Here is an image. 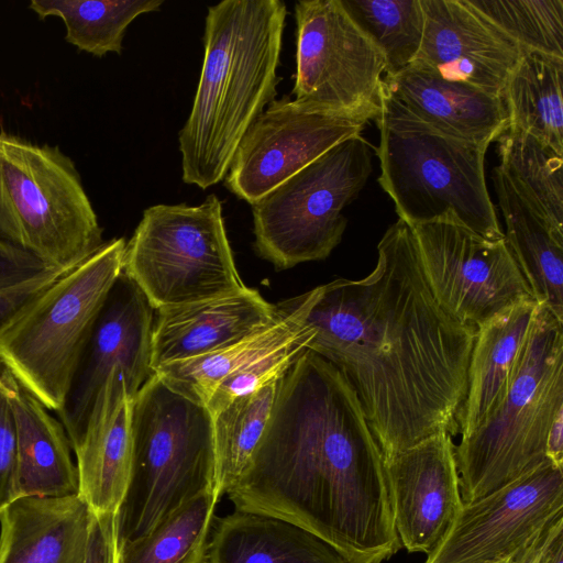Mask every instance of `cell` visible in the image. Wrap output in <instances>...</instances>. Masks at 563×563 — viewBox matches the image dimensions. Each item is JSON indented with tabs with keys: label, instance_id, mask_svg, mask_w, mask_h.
Instances as JSON below:
<instances>
[{
	"label": "cell",
	"instance_id": "obj_41",
	"mask_svg": "<svg viewBox=\"0 0 563 563\" xmlns=\"http://www.w3.org/2000/svg\"><path fill=\"white\" fill-rule=\"evenodd\" d=\"M548 563H563V536L556 540Z\"/></svg>",
	"mask_w": 563,
	"mask_h": 563
},
{
	"label": "cell",
	"instance_id": "obj_4",
	"mask_svg": "<svg viewBox=\"0 0 563 563\" xmlns=\"http://www.w3.org/2000/svg\"><path fill=\"white\" fill-rule=\"evenodd\" d=\"M563 412V322L538 305L501 401L454 445L463 503L533 472L549 430Z\"/></svg>",
	"mask_w": 563,
	"mask_h": 563
},
{
	"label": "cell",
	"instance_id": "obj_33",
	"mask_svg": "<svg viewBox=\"0 0 563 563\" xmlns=\"http://www.w3.org/2000/svg\"><path fill=\"white\" fill-rule=\"evenodd\" d=\"M523 49L563 58V0H470Z\"/></svg>",
	"mask_w": 563,
	"mask_h": 563
},
{
	"label": "cell",
	"instance_id": "obj_2",
	"mask_svg": "<svg viewBox=\"0 0 563 563\" xmlns=\"http://www.w3.org/2000/svg\"><path fill=\"white\" fill-rule=\"evenodd\" d=\"M227 495L238 509L310 530L350 563H383L400 548L383 455L357 395L308 349L278 378L266 430Z\"/></svg>",
	"mask_w": 563,
	"mask_h": 563
},
{
	"label": "cell",
	"instance_id": "obj_6",
	"mask_svg": "<svg viewBox=\"0 0 563 563\" xmlns=\"http://www.w3.org/2000/svg\"><path fill=\"white\" fill-rule=\"evenodd\" d=\"M125 240L104 242L0 330V363L49 411L64 409L97 318L123 271Z\"/></svg>",
	"mask_w": 563,
	"mask_h": 563
},
{
	"label": "cell",
	"instance_id": "obj_31",
	"mask_svg": "<svg viewBox=\"0 0 563 563\" xmlns=\"http://www.w3.org/2000/svg\"><path fill=\"white\" fill-rule=\"evenodd\" d=\"M277 380L239 396L212 417L216 492L234 486L256 450L275 404Z\"/></svg>",
	"mask_w": 563,
	"mask_h": 563
},
{
	"label": "cell",
	"instance_id": "obj_15",
	"mask_svg": "<svg viewBox=\"0 0 563 563\" xmlns=\"http://www.w3.org/2000/svg\"><path fill=\"white\" fill-rule=\"evenodd\" d=\"M154 311L139 287L122 272L97 318L67 402L58 413L71 448L114 367L122 369L132 400L154 374L151 367Z\"/></svg>",
	"mask_w": 563,
	"mask_h": 563
},
{
	"label": "cell",
	"instance_id": "obj_1",
	"mask_svg": "<svg viewBox=\"0 0 563 563\" xmlns=\"http://www.w3.org/2000/svg\"><path fill=\"white\" fill-rule=\"evenodd\" d=\"M366 277L318 286L307 349L355 390L383 461L440 432L457 434L477 329L446 313L401 219L384 233Z\"/></svg>",
	"mask_w": 563,
	"mask_h": 563
},
{
	"label": "cell",
	"instance_id": "obj_25",
	"mask_svg": "<svg viewBox=\"0 0 563 563\" xmlns=\"http://www.w3.org/2000/svg\"><path fill=\"white\" fill-rule=\"evenodd\" d=\"M319 288L277 303L279 316L269 327L225 347L172 362L154 373L173 390L206 407L218 385L255 357L279 349L307 329L306 318Z\"/></svg>",
	"mask_w": 563,
	"mask_h": 563
},
{
	"label": "cell",
	"instance_id": "obj_24",
	"mask_svg": "<svg viewBox=\"0 0 563 563\" xmlns=\"http://www.w3.org/2000/svg\"><path fill=\"white\" fill-rule=\"evenodd\" d=\"M493 183L505 240L538 305L563 322V236L529 203L498 166Z\"/></svg>",
	"mask_w": 563,
	"mask_h": 563
},
{
	"label": "cell",
	"instance_id": "obj_37",
	"mask_svg": "<svg viewBox=\"0 0 563 563\" xmlns=\"http://www.w3.org/2000/svg\"><path fill=\"white\" fill-rule=\"evenodd\" d=\"M115 514H92L84 563H117Z\"/></svg>",
	"mask_w": 563,
	"mask_h": 563
},
{
	"label": "cell",
	"instance_id": "obj_9",
	"mask_svg": "<svg viewBox=\"0 0 563 563\" xmlns=\"http://www.w3.org/2000/svg\"><path fill=\"white\" fill-rule=\"evenodd\" d=\"M154 310L240 291L222 203L155 205L144 210L125 244L122 271Z\"/></svg>",
	"mask_w": 563,
	"mask_h": 563
},
{
	"label": "cell",
	"instance_id": "obj_16",
	"mask_svg": "<svg viewBox=\"0 0 563 563\" xmlns=\"http://www.w3.org/2000/svg\"><path fill=\"white\" fill-rule=\"evenodd\" d=\"M424 29L410 65L503 98L522 48L470 0H421Z\"/></svg>",
	"mask_w": 563,
	"mask_h": 563
},
{
	"label": "cell",
	"instance_id": "obj_3",
	"mask_svg": "<svg viewBox=\"0 0 563 563\" xmlns=\"http://www.w3.org/2000/svg\"><path fill=\"white\" fill-rule=\"evenodd\" d=\"M286 16L280 0L208 8L201 74L178 136L184 183L201 189L220 183L242 137L275 100Z\"/></svg>",
	"mask_w": 563,
	"mask_h": 563
},
{
	"label": "cell",
	"instance_id": "obj_23",
	"mask_svg": "<svg viewBox=\"0 0 563 563\" xmlns=\"http://www.w3.org/2000/svg\"><path fill=\"white\" fill-rule=\"evenodd\" d=\"M206 563H350L310 530L280 517L238 509L222 517Z\"/></svg>",
	"mask_w": 563,
	"mask_h": 563
},
{
	"label": "cell",
	"instance_id": "obj_17",
	"mask_svg": "<svg viewBox=\"0 0 563 563\" xmlns=\"http://www.w3.org/2000/svg\"><path fill=\"white\" fill-rule=\"evenodd\" d=\"M397 536L408 552L431 553L463 504L448 432L433 434L384 461Z\"/></svg>",
	"mask_w": 563,
	"mask_h": 563
},
{
	"label": "cell",
	"instance_id": "obj_30",
	"mask_svg": "<svg viewBox=\"0 0 563 563\" xmlns=\"http://www.w3.org/2000/svg\"><path fill=\"white\" fill-rule=\"evenodd\" d=\"M219 499L208 492L187 501L143 537L118 547L117 563H206Z\"/></svg>",
	"mask_w": 563,
	"mask_h": 563
},
{
	"label": "cell",
	"instance_id": "obj_11",
	"mask_svg": "<svg viewBox=\"0 0 563 563\" xmlns=\"http://www.w3.org/2000/svg\"><path fill=\"white\" fill-rule=\"evenodd\" d=\"M295 19L294 100L363 123L376 121L386 75L380 49L340 0L298 1Z\"/></svg>",
	"mask_w": 563,
	"mask_h": 563
},
{
	"label": "cell",
	"instance_id": "obj_29",
	"mask_svg": "<svg viewBox=\"0 0 563 563\" xmlns=\"http://www.w3.org/2000/svg\"><path fill=\"white\" fill-rule=\"evenodd\" d=\"M162 0H32L29 8L40 19L58 16L65 40L79 51L101 57L121 54L125 30L139 15L156 11Z\"/></svg>",
	"mask_w": 563,
	"mask_h": 563
},
{
	"label": "cell",
	"instance_id": "obj_43",
	"mask_svg": "<svg viewBox=\"0 0 563 563\" xmlns=\"http://www.w3.org/2000/svg\"><path fill=\"white\" fill-rule=\"evenodd\" d=\"M0 369H1V363H0Z\"/></svg>",
	"mask_w": 563,
	"mask_h": 563
},
{
	"label": "cell",
	"instance_id": "obj_20",
	"mask_svg": "<svg viewBox=\"0 0 563 563\" xmlns=\"http://www.w3.org/2000/svg\"><path fill=\"white\" fill-rule=\"evenodd\" d=\"M132 404L123 372L114 367L71 448L78 495L95 514H117L125 495L132 462Z\"/></svg>",
	"mask_w": 563,
	"mask_h": 563
},
{
	"label": "cell",
	"instance_id": "obj_39",
	"mask_svg": "<svg viewBox=\"0 0 563 563\" xmlns=\"http://www.w3.org/2000/svg\"><path fill=\"white\" fill-rule=\"evenodd\" d=\"M563 536V517L553 521L529 547L518 553L511 563H548L556 540Z\"/></svg>",
	"mask_w": 563,
	"mask_h": 563
},
{
	"label": "cell",
	"instance_id": "obj_38",
	"mask_svg": "<svg viewBox=\"0 0 563 563\" xmlns=\"http://www.w3.org/2000/svg\"><path fill=\"white\" fill-rule=\"evenodd\" d=\"M43 269L44 267L33 256L0 243V285L10 283Z\"/></svg>",
	"mask_w": 563,
	"mask_h": 563
},
{
	"label": "cell",
	"instance_id": "obj_21",
	"mask_svg": "<svg viewBox=\"0 0 563 563\" xmlns=\"http://www.w3.org/2000/svg\"><path fill=\"white\" fill-rule=\"evenodd\" d=\"M92 514L79 495L15 499L0 514V563H84Z\"/></svg>",
	"mask_w": 563,
	"mask_h": 563
},
{
	"label": "cell",
	"instance_id": "obj_14",
	"mask_svg": "<svg viewBox=\"0 0 563 563\" xmlns=\"http://www.w3.org/2000/svg\"><path fill=\"white\" fill-rule=\"evenodd\" d=\"M365 124L286 97L274 100L242 137L225 186L254 205L333 146L362 134Z\"/></svg>",
	"mask_w": 563,
	"mask_h": 563
},
{
	"label": "cell",
	"instance_id": "obj_35",
	"mask_svg": "<svg viewBox=\"0 0 563 563\" xmlns=\"http://www.w3.org/2000/svg\"><path fill=\"white\" fill-rule=\"evenodd\" d=\"M15 499V429L10 405V374L0 369V514Z\"/></svg>",
	"mask_w": 563,
	"mask_h": 563
},
{
	"label": "cell",
	"instance_id": "obj_22",
	"mask_svg": "<svg viewBox=\"0 0 563 563\" xmlns=\"http://www.w3.org/2000/svg\"><path fill=\"white\" fill-rule=\"evenodd\" d=\"M10 405L15 429L18 498L78 495V472L62 421L11 374Z\"/></svg>",
	"mask_w": 563,
	"mask_h": 563
},
{
	"label": "cell",
	"instance_id": "obj_28",
	"mask_svg": "<svg viewBox=\"0 0 563 563\" xmlns=\"http://www.w3.org/2000/svg\"><path fill=\"white\" fill-rule=\"evenodd\" d=\"M499 167L529 203L563 236V155L514 129L497 139Z\"/></svg>",
	"mask_w": 563,
	"mask_h": 563
},
{
	"label": "cell",
	"instance_id": "obj_26",
	"mask_svg": "<svg viewBox=\"0 0 563 563\" xmlns=\"http://www.w3.org/2000/svg\"><path fill=\"white\" fill-rule=\"evenodd\" d=\"M537 306L534 299L519 301L477 329L467 371L466 396L456 418L461 438L471 434L504 398L512 364Z\"/></svg>",
	"mask_w": 563,
	"mask_h": 563
},
{
	"label": "cell",
	"instance_id": "obj_13",
	"mask_svg": "<svg viewBox=\"0 0 563 563\" xmlns=\"http://www.w3.org/2000/svg\"><path fill=\"white\" fill-rule=\"evenodd\" d=\"M563 517V467L550 461L476 500L463 503L424 563L512 560Z\"/></svg>",
	"mask_w": 563,
	"mask_h": 563
},
{
	"label": "cell",
	"instance_id": "obj_27",
	"mask_svg": "<svg viewBox=\"0 0 563 563\" xmlns=\"http://www.w3.org/2000/svg\"><path fill=\"white\" fill-rule=\"evenodd\" d=\"M563 58L523 49L504 102L508 128L528 133L563 155Z\"/></svg>",
	"mask_w": 563,
	"mask_h": 563
},
{
	"label": "cell",
	"instance_id": "obj_40",
	"mask_svg": "<svg viewBox=\"0 0 563 563\" xmlns=\"http://www.w3.org/2000/svg\"><path fill=\"white\" fill-rule=\"evenodd\" d=\"M545 455L552 464L563 467V412L558 415L549 430Z\"/></svg>",
	"mask_w": 563,
	"mask_h": 563
},
{
	"label": "cell",
	"instance_id": "obj_7",
	"mask_svg": "<svg viewBox=\"0 0 563 563\" xmlns=\"http://www.w3.org/2000/svg\"><path fill=\"white\" fill-rule=\"evenodd\" d=\"M378 183L408 225L451 218L486 240L505 239L485 179L489 144L450 136L380 108Z\"/></svg>",
	"mask_w": 563,
	"mask_h": 563
},
{
	"label": "cell",
	"instance_id": "obj_5",
	"mask_svg": "<svg viewBox=\"0 0 563 563\" xmlns=\"http://www.w3.org/2000/svg\"><path fill=\"white\" fill-rule=\"evenodd\" d=\"M131 426L130 479L115 514L118 547L192 498L216 492L212 416L205 406L154 373L133 399Z\"/></svg>",
	"mask_w": 563,
	"mask_h": 563
},
{
	"label": "cell",
	"instance_id": "obj_8",
	"mask_svg": "<svg viewBox=\"0 0 563 563\" xmlns=\"http://www.w3.org/2000/svg\"><path fill=\"white\" fill-rule=\"evenodd\" d=\"M0 243L66 273L103 244L70 157L0 129Z\"/></svg>",
	"mask_w": 563,
	"mask_h": 563
},
{
	"label": "cell",
	"instance_id": "obj_18",
	"mask_svg": "<svg viewBox=\"0 0 563 563\" xmlns=\"http://www.w3.org/2000/svg\"><path fill=\"white\" fill-rule=\"evenodd\" d=\"M151 367L203 355L243 340L279 316L277 305L250 287L240 291L155 310Z\"/></svg>",
	"mask_w": 563,
	"mask_h": 563
},
{
	"label": "cell",
	"instance_id": "obj_19",
	"mask_svg": "<svg viewBox=\"0 0 563 563\" xmlns=\"http://www.w3.org/2000/svg\"><path fill=\"white\" fill-rule=\"evenodd\" d=\"M382 107L477 143L490 144L508 128L503 98L413 65L384 77Z\"/></svg>",
	"mask_w": 563,
	"mask_h": 563
},
{
	"label": "cell",
	"instance_id": "obj_34",
	"mask_svg": "<svg viewBox=\"0 0 563 563\" xmlns=\"http://www.w3.org/2000/svg\"><path fill=\"white\" fill-rule=\"evenodd\" d=\"M307 324V323H306ZM313 331H306L295 341L264 353L228 375L216 388L206 405L213 417L239 396L278 379L296 357L307 349Z\"/></svg>",
	"mask_w": 563,
	"mask_h": 563
},
{
	"label": "cell",
	"instance_id": "obj_12",
	"mask_svg": "<svg viewBox=\"0 0 563 563\" xmlns=\"http://www.w3.org/2000/svg\"><path fill=\"white\" fill-rule=\"evenodd\" d=\"M441 308L476 329L532 291L505 239L486 240L451 218L409 225Z\"/></svg>",
	"mask_w": 563,
	"mask_h": 563
},
{
	"label": "cell",
	"instance_id": "obj_32",
	"mask_svg": "<svg viewBox=\"0 0 563 563\" xmlns=\"http://www.w3.org/2000/svg\"><path fill=\"white\" fill-rule=\"evenodd\" d=\"M340 1L355 24L383 53L386 75L397 74L413 62L424 29L421 0Z\"/></svg>",
	"mask_w": 563,
	"mask_h": 563
},
{
	"label": "cell",
	"instance_id": "obj_10",
	"mask_svg": "<svg viewBox=\"0 0 563 563\" xmlns=\"http://www.w3.org/2000/svg\"><path fill=\"white\" fill-rule=\"evenodd\" d=\"M371 148L351 136L252 205L258 255L278 269L328 257L345 231L344 208L372 174Z\"/></svg>",
	"mask_w": 563,
	"mask_h": 563
},
{
	"label": "cell",
	"instance_id": "obj_42",
	"mask_svg": "<svg viewBox=\"0 0 563 563\" xmlns=\"http://www.w3.org/2000/svg\"><path fill=\"white\" fill-rule=\"evenodd\" d=\"M497 563H511V560H506V561H501V562H497Z\"/></svg>",
	"mask_w": 563,
	"mask_h": 563
},
{
	"label": "cell",
	"instance_id": "obj_36",
	"mask_svg": "<svg viewBox=\"0 0 563 563\" xmlns=\"http://www.w3.org/2000/svg\"><path fill=\"white\" fill-rule=\"evenodd\" d=\"M60 272L43 269L0 285V330L36 295L49 286Z\"/></svg>",
	"mask_w": 563,
	"mask_h": 563
}]
</instances>
